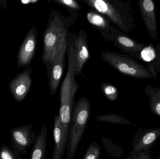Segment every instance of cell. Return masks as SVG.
Here are the masks:
<instances>
[{"label":"cell","mask_w":160,"mask_h":159,"mask_svg":"<svg viewBox=\"0 0 160 159\" xmlns=\"http://www.w3.org/2000/svg\"><path fill=\"white\" fill-rule=\"evenodd\" d=\"M87 19L92 27L99 30L101 34L107 32L113 27L105 16L91 8L87 14Z\"/></svg>","instance_id":"2e32d148"},{"label":"cell","mask_w":160,"mask_h":159,"mask_svg":"<svg viewBox=\"0 0 160 159\" xmlns=\"http://www.w3.org/2000/svg\"><path fill=\"white\" fill-rule=\"evenodd\" d=\"M102 140L103 146L109 155L118 158H120L123 156L124 152L123 147L114 143L110 139L106 137H102Z\"/></svg>","instance_id":"ffe728a7"},{"label":"cell","mask_w":160,"mask_h":159,"mask_svg":"<svg viewBox=\"0 0 160 159\" xmlns=\"http://www.w3.org/2000/svg\"><path fill=\"white\" fill-rule=\"evenodd\" d=\"M32 125H28L13 129L12 136L17 146L22 151H26L35 141V135L32 132Z\"/></svg>","instance_id":"4fadbf2b"},{"label":"cell","mask_w":160,"mask_h":159,"mask_svg":"<svg viewBox=\"0 0 160 159\" xmlns=\"http://www.w3.org/2000/svg\"><path fill=\"white\" fill-rule=\"evenodd\" d=\"M60 115H55L53 126V136L54 139V150L52 159H63L62 154V129Z\"/></svg>","instance_id":"e0dca14e"},{"label":"cell","mask_w":160,"mask_h":159,"mask_svg":"<svg viewBox=\"0 0 160 159\" xmlns=\"http://www.w3.org/2000/svg\"><path fill=\"white\" fill-rule=\"evenodd\" d=\"M100 86L102 91L109 101H114L118 99V90L114 86L106 82L101 83Z\"/></svg>","instance_id":"7402d4cb"},{"label":"cell","mask_w":160,"mask_h":159,"mask_svg":"<svg viewBox=\"0 0 160 159\" xmlns=\"http://www.w3.org/2000/svg\"><path fill=\"white\" fill-rule=\"evenodd\" d=\"M0 159H15L14 156L7 148H3L0 153Z\"/></svg>","instance_id":"d4e9b609"},{"label":"cell","mask_w":160,"mask_h":159,"mask_svg":"<svg viewBox=\"0 0 160 159\" xmlns=\"http://www.w3.org/2000/svg\"><path fill=\"white\" fill-rule=\"evenodd\" d=\"M103 61L124 75L136 78L157 79V72L153 66L140 63L133 57L115 52L101 53Z\"/></svg>","instance_id":"5b68a950"},{"label":"cell","mask_w":160,"mask_h":159,"mask_svg":"<svg viewBox=\"0 0 160 159\" xmlns=\"http://www.w3.org/2000/svg\"><path fill=\"white\" fill-rule=\"evenodd\" d=\"M144 91L149 98L150 111L160 117V87L147 86Z\"/></svg>","instance_id":"ac0fdd59"},{"label":"cell","mask_w":160,"mask_h":159,"mask_svg":"<svg viewBox=\"0 0 160 159\" xmlns=\"http://www.w3.org/2000/svg\"><path fill=\"white\" fill-rule=\"evenodd\" d=\"M37 43V30L33 26L27 34L18 53L17 64L19 68L28 67L35 54Z\"/></svg>","instance_id":"ba28073f"},{"label":"cell","mask_w":160,"mask_h":159,"mask_svg":"<svg viewBox=\"0 0 160 159\" xmlns=\"http://www.w3.org/2000/svg\"><path fill=\"white\" fill-rule=\"evenodd\" d=\"M90 8L105 16L118 30L126 34L132 31L135 25L131 4L119 0H81Z\"/></svg>","instance_id":"3957f363"},{"label":"cell","mask_w":160,"mask_h":159,"mask_svg":"<svg viewBox=\"0 0 160 159\" xmlns=\"http://www.w3.org/2000/svg\"><path fill=\"white\" fill-rule=\"evenodd\" d=\"M37 2H38V1H37V0H21V1L22 4L24 5L29 4L30 3H34Z\"/></svg>","instance_id":"484cf974"},{"label":"cell","mask_w":160,"mask_h":159,"mask_svg":"<svg viewBox=\"0 0 160 159\" xmlns=\"http://www.w3.org/2000/svg\"><path fill=\"white\" fill-rule=\"evenodd\" d=\"M101 34L106 41L112 42L122 52L138 60L146 46L143 43L137 42L113 26L108 32Z\"/></svg>","instance_id":"8992f818"},{"label":"cell","mask_w":160,"mask_h":159,"mask_svg":"<svg viewBox=\"0 0 160 159\" xmlns=\"http://www.w3.org/2000/svg\"><path fill=\"white\" fill-rule=\"evenodd\" d=\"M48 142V128L44 125L36 138L30 159H46Z\"/></svg>","instance_id":"9a60e30c"},{"label":"cell","mask_w":160,"mask_h":159,"mask_svg":"<svg viewBox=\"0 0 160 159\" xmlns=\"http://www.w3.org/2000/svg\"><path fill=\"white\" fill-rule=\"evenodd\" d=\"M150 150L151 148H149L136 155L130 154L126 159H151Z\"/></svg>","instance_id":"cb8c5ba5"},{"label":"cell","mask_w":160,"mask_h":159,"mask_svg":"<svg viewBox=\"0 0 160 159\" xmlns=\"http://www.w3.org/2000/svg\"><path fill=\"white\" fill-rule=\"evenodd\" d=\"M53 2L66 7L71 14L72 16L77 19V12L79 11L81 7L78 1L75 0H53Z\"/></svg>","instance_id":"44dd1931"},{"label":"cell","mask_w":160,"mask_h":159,"mask_svg":"<svg viewBox=\"0 0 160 159\" xmlns=\"http://www.w3.org/2000/svg\"><path fill=\"white\" fill-rule=\"evenodd\" d=\"M75 36L69 33L68 37L67 54L68 61L67 72L61 85L60 90V108L59 115L62 129V154L64 155L67 147V135L75 105V97L79 88L75 80V72L77 67L76 52L74 40Z\"/></svg>","instance_id":"6da1fadb"},{"label":"cell","mask_w":160,"mask_h":159,"mask_svg":"<svg viewBox=\"0 0 160 159\" xmlns=\"http://www.w3.org/2000/svg\"><path fill=\"white\" fill-rule=\"evenodd\" d=\"M76 52L77 67L75 76L79 75L82 73L84 65L91 58L88 50L87 35L84 30H81L74 40Z\"/></svg>","instance_id":"7c38bea8"},{"label":"cell","mask_w":160,"mask_h":159,"mask_svg":"<svg viewBox=\"0 0 160 159\" xmlns=\"http://www.w3.org/2000/svg\"><path fill=\"white\" fill-rule=\"evenodd\" d=\"M68 41L62 46L48 70L49 91L51 96L57 92L63 76Z\"/></svg>","instance_id":"52a82bcc"},{"label":"cell","mask_w":160,"mask_h":159,"mask_svg":"<svg viewBox=\"0 0 160 159\" xmlns=\"http://www.w3.org/2000/svg\"><path fill=\"white\" fill-rule=\"evenodd\" d=\"M90 114L89 100L84 96L74 105L67 135V159H74L88 125Z\"/></svg>","instance_id":"277c9868"},{"label":"cell","mask_w":160,"mask_h":159,"mask_svg":"<svg viewBox=\"0 0 160 159\" xmlns=\"http://www.w3.org/2000/svg\"><path fill=\"white\" fill-rule=\"evenodd\" d=\"M101 147L98 143H92L85 153L83 159H99L100 157Z\"/></svg>","instance_id":"603a6c76"},{"label":"cell","mask_w":160,"mask_h":159,"mask_svg":"<svg viewBox=\"0 0 160 159\" xmlns=\"http://www.w3.org/2000/svg\"><path fill=\"white\" fill-rule=\"evenodd\" d=\"M138 5L149 36L154 40L158 38L156 6L153 0H138Z\"/></svg>","instance_id":"30bf717a"},{"label":"cell","mask_w":160,"mask_h":159,"mask_svg":"<svg viewBox=\"0 0 160 159\" xmlns=\"http://www.w3.org/2000/svg\"><path fill=\"white\" fill-rule=\"evenodd\" d=\"M160 138V128L139 131L133 137L132 151L130 154L136 155L151 148Z\"/></svg>","instance_id":"9c48e42d"},{"label":"cell","mask_w":160,"mask_h":159,"mask_svg":"<svg viewBox=\"0 0 160 159\" xmlns=\"http://www.w3.org/2000/svg\"><path fill=\"white\" fill-rule=\"evenodd\" d=\"M32 68H26L9 84V89L17 101H23L30 91L32 83Z\"/></svg>","instance_id":"8fae6325"},{"label":"cell","mask_w":160,"mask_h":159,"mask_svg":"<svg viewBox=\"0 0 160 159\" xmlns=\"http://www.w3.org/2000/svg\"><path fill=\"white\" fill-rule=\"evenodd\" d=\"M96 120L99 122H107L112 124L131 125L132 123L125 118L115 114H106L97 117Z\"/></svg>","instance_id":"d6986e66"},{"label":"cell","mask_w":160,"mask_h":159,"mask_svg":"<svg viewBox=\"0 0 160 159\" xmlns=\"http://www.w3.org/2000/svg\"><path fill=\"white\" fill-rule=\"evenodd\" d=\"M47 28L43 35V49L42 60L48 70L62 46L67 42L71 25L68 19L59 12L52 10L49 16Z\"/></svg>","instance_id":"7a4b0ae2"},{"label":"cell","mask_w":160,"mask_h":159,"mask_svg":"<svg viewBox=\"0 0 160 159\" xmlns=\"http://www.w3.org/2000/svg\"><path fill=\"white\" fill-rule=\"evenodd\" d=\"M139 60L153 66L156 72H160V44L156 47L151 43L146 45L141 52Z\"/></svg>","instance_id":"5bb4252c"},{"label":"cell","mask_w":160,"mask_h":159,"mask_svg":"<svg viewBox=\"0 0 160 159\" xmlns=\"http://www.w3.org/2000/svg\"><path fill=\"white\" fill-rule=\"evenodd\" d=\"M158 159H160V156H159V157L158 158Z\"/></svg>","instance_id":"4316f807"}]
</instances>
